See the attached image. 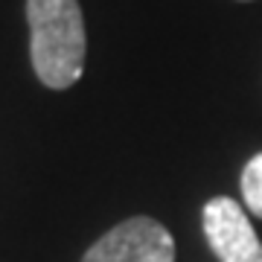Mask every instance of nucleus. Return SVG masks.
I'll use <instances>...</instances> for the list:
<instances>
[{"label": "nucleus", "instance_id": "obj_1", "mask_svg": "<svg viewBox=\"0 0 262 262\" xmlns=\"http://www.w3.org/2000/svg\"><path fill=\"white\" fill-rule=\"evenodd\" d=\"M32 70L53 91H64L84 70V18L79 0H27Z\"/></svg>", "mask_w": 262, "mask_h": 262}, {"label": "nucleus", "instance_id": "obj_2", "mask_svg": "<svg viewBox=\"0 0 262 262\" xmlns=\"http://www.w3.org/2000/svg\"><path fill=\"white\" fill-rule=\"evenodd\" d=\"M82 262H175V239L160 222L134 215L99 236Z\"/></svg>", "mask_w": 262, "mask_h": 262}, {"label": "nucleus", "instance_id": "obj_3", "mask_svg": "<svg viewBox=\"0 0 262 262\" xmlns=\"http://www.w3.org/2000/svg\"><path fill=\"white\" fill-rule=\"evenodd\" d=\"M204 233L219 262H262L259 236L233 198L219 195L204 204Z\"/></svg>", "mask_w": 262, "mask_h": 262}, {"label": "nucleus", "instance_id": "obj_4", "mask_svg": "<svg viewBox=\"0 0 262 262\" xmlns=\"http://www.w3.org/2000/svg\"><path fill=\"white\" fill-rule=\"evenodd\" d=\"M242 198L245 207L251 210L256 219H262V151L248 160L242 169Z\"/></svg>", "mask_w": 262, "mask_h": 262}]
</instances>
